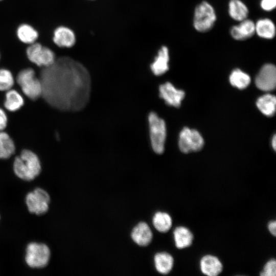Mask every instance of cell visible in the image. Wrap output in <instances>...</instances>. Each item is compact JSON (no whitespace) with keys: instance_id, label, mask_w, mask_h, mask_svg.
Returning <instances> with one entry per match:
<instances>
[{"instance_id":"obj_21","label":"cell","mask_w":276,"mask_h":276,"mask_svg":"<svg viewBox=\"0 0 276 276\" xmlns=\"http://www.w3.org/2000/svg\"><path fill=\"white\" fill-rule=\"evenodd\" d=\"M228 13L233 19L240 21L247 18L248 9L241 1L231 0L228 4Z\"/></svg>"},{"instance_id":"obj_33","label":"cell","mask_w":276,"mask_h":276,"mask_svg":"<svg viewBox=\"0 0 276 276\" xmlns=\"http://www.w3.org/2000/svg\"><path fill=\"white\" fill-rule=\"evenodd\" d=\"M3 1V0H0V1Z\"/></svg>"},{"instance_id":"obj_24","label":"cell","mask_w":276,"mask_h":276,"mask_svg":"<svg viewBox=\"0 0 276 276\" xmlns=\"http://www.w3.org/2000/svg\"><path fill=\"white\" fill-rule=\"evenodd\" d=\"M153 224L158 232L166 233L171 228L172 220L168 213L158 212L155 214L153 218Z\"/></svg>"},{"instance_id":"obj_30","label":"cell","mask_w":276,"mask_h":276,"mask_svg":"<svg viewBox=\"0 0 276 276\" xmlns=\"http://www.w3.org/2000/svg\"><path fill=\"white\" fill-rule=\"evenodd\" d=\"M7 117L5 111L0 108V131L4 130L7 126Z\"/></svg>"},{"instance_id":"obj_27","label":"cell","mask_w":276,"mask_h":276,"mask_svg":"<svg viewBox=\"0 0 276 276\" xmlns=\"http://www.w3.org/2000/svg\"><path fill=\"white\" fill-rule=\"evenodd\" d=\"M14 83L11 72L7 69H0V90L5 91L11 89Z\"/></svg>"},{"instance_id":"obj_5","label":"cell","mask_w":276,"mask_h":276,"mask_svg":"<svg viewBox=\"0 0 276 276\" xmlns=\"http://www.w3.org/2000/svg\"><path fill=\"white\" fill-rule=\"evenodd\" d=\"M216 20L214 8L208 2L203 1L195 8L193 25L198 32H205L212 29Z\"/></svg>"},{"instance_id":"obj_18","label":"cell","mask_w":276,"mask_h":276,"mask_svg":"<svg viewBox=\"0 0 276 276\" xmlns=\"http://www.w3.org/2000/svg\"><path fill=\"white\" fill-rule=\"evenodd\" d=\"M173 237L175 246L178 249H183L190 246L194 238L191 231L183 226H177L175 228Z\"/></svg>"},{"instance_id":"obj_8","label":"cell","mask_w":276,"mask_h":276,"mask_svg":"<svg viewBox=\"0 0 276 276\" xmlns=\"http://www.w3.org/2000/svg\"><path fill=\"white\" fill-rule=\"evenodd\" d=\"M203 144V139L197 130L185 127L180 132L178 146L183 153L198 151L202 148Z\"/></svg>"},{"instance_id":"obj_16","label":"cell","mask_w":276,"mask_h":276,"mask_svg":"<svg viewBox=\"0 0 276 276\" xmlns=\"http://www.w3.org/2000/svg\"><path fill=\"white\" fill-rule=\"evenodd\" d=\"M131 236L133 241L140 246H146L151 242L153 234L148 225L140 222L133 229Z\"/></svg>"},{"instance_id":"obj_28","label":"cell","mask_w":276,"mask_h":276,"mask_svg":"<svg viewBox=\"0 0 276 276\" xmlns=\"http://www.w3.org/2000/svg\"><path fill=\"white\" fill-rule=\"evenodd\" d=\"M276 261L274 259H271L265 264L263 270L260 273L261 276H275Z\"/></svg>"},{"instance_id":"obj_22","label":"cell","mask_w":276,"mask_h":276,"mask_svg":"<svg viewBox=\"0 0 276 276\" xmlns=\"http://www.w3.org/2000/svg\"><path fill=\"white\" fill-rule=\"evenodd\" d=\"M259 109L265 116L272 117L275 111V97L271 94H266L258 98L256 102Z\"/></svg>"},{"instance_id":"obj_17","label":"cell","mask_w":276,"mask_h":276,"mask_svg":"<svg viewBox=\"0 0 276 276\" xmlns=\"http://www.w3.org/2000/svg\"><path fill=\"white\" fill-rule=\"evenodd\" d=\"M16 34L20 42L28 45L36 42L39 37L37 30L32 25L26 23L18 26Z\"/></svg>"},{"instance_id":"obj_2","label":"cell","mask_w":276,"mask_h":276,"mask_svg":"<svg viewBox=\"0 0 276 276\" xmlns=\"http://www.w3.org/2000/svg\"><path fill=\"white\" fill-rule=\"evenodd\" d=\"M13 170L20 178L27 181L34 179L41 171V165L37 155L29 150H24L16 157Z\"/></svg>"},{"instance_id":"obj_25","label":"cell","mask_w":276,"mask_h":276,"mask_svg":"<svg viewBox=\"0 0 276 276\" xmlns=\"http://www.w3.org/2000/svg\"><path fill=\"white\" fill-rule=\"evenodd\" d=\"M23 104V98L16 90L14 89L8 90L6 94V100L4 102V106L7 110L10 111H16Z\"/></svg>"},{"instance_id":"obj_7","label":"cell","mask_w":276,"mask_h":276,"mask_svg":"<svg viewBox=\"0 0 276 276\" xmlns=\"http://www.w3.org/2000/svg\"><path fill=\"white\" fill-rule=\"evenodd\" d=\"M26 52L29 60L38 66H49L56 60L54 52L38 42L29 44Z\"/></svg>"},{"instance_id":"obj_14","label":"cell","mask_w":276,"mask_h":276,"mask_svg":"<svg viewBox=\"0 0 276 276\" xmlns=\"http://www.w3.org/2000/svg\"><path fill=\"white\" fill-rule=\"evenodd\" d=\"M232 37L235 40H243L251 37L255 33V23L247 18L234 26L230 30Z\"/></svg>"},{"instance_id":"obj_20","label":"cell","mask_w":276,"mask_h":276,"mask_svg":"<svg viewBox=\"0 0 276 276\" xmlns=\"http://www.w3.org/2000/svg\"><path fill=\"white\" fill-rule=\"evenodd\" d=\"M255 33L260 37L272 39L275 35V26L269 18H262L255 24Z\"/></svg>"},{"instance_id":"obj_19","label":"cell","mask_w":276,"mask_h":276,"mask_svg":"<svg viewBox=\"0 0 276 276\" xmlns=\"http://www.w3.org/2000/svg\"><path fill=\"white\" fill-rule=\"evenodd\" d=\"M154 262L156 270L163 274L169 273L174 265L173 258L166 252L157 253L154 256Z\"/></svg>"},{"instance_id":"obj_9","label":"cell","mask_w":276,"mask_h":276,"mask_svg":"<svg viewBox=\"0 0 276 276\" xmlns=\"http://www.w3.org/2000/svg\"><path fill=\"white\" fill-rule=\"evenodd\" d=\"M50 197L44 190L36 188L26 196V204L29 212L37 215L45 213L49 209Z\"/></svg>"},{"instance_id":"obj_13","label":"cell","mask_w":276,"mask_h":276,"mask_svg":"<svg viewBox=\"0 0 276 276\" xmlns=\"http://www.w3.org/2000/svg\"><path fill=\"white\" fill-rule=\"evenodd\" d=\"M201 272L208 276H217L222 271L223 265L216 256L206 255L202 257L199 263Z\"/></svg>"},{"instance_id":"obj_26","label":"cell","mask_w":276,"mask_h":276,"mask_svg":"<svg viewBox=\"0 0 276 276\" xmlns=\"http://www.w3.org/2000/svg\"><path fill=\"white\" fill-rule=\"evenodd\" d=\"M229 81L233 86L239 89H244L249 84L250 78L248 74L237 68L230 75Z\"/></svg>"},{"instance_id":"obj_15","label":"cell","mask_w":276,"mask_h":276,"mask_svg":"<svg viewBox=\"0 0 276 276\" xmlns=\"http://www.w3.org/2000/svg\"><path fill=\"white\" fill-rule=\"evenodd\" d=\"M169 50L163 46L158 52L153 62L150 65V69L155 76H160L169 70Z\"/></svg>"},{"instance_id":"obj_31","label":"cell","mask_w":276,"mask_h":276,"mask_svg":"<svg viewBox=\"0 0 276 276\" xmlns=\"http://www.w3.org/2000/svg\"><path fill=\"white\" fill-rule=\"evenodd\" d=\"M268 229L270 234L273 236L276 235V222L274 220L271 221L268 223Z\"/></svg>"},{"instance_id":"obj_32","label":"cell","mask_w":276,"mask_h":276,"mask_svg":"<svg viewBox=\"0 0 276 276\" xmlns=\"http://www.w3.org/2000/svg\"><path fill=\"white\" fill-rule=\"evenodd\" d=\"M272 146L273 148V149L275 150V146H276V137L275 135H274L272 139Z\"/></svg>"},{"instance_id":"obj_1","label":"cell","mask_w":276,"mask_h":276,"mask_svg":"<svg viewBox=\"0 0 276 276\" xmlns=\"http://www.w3.org/2000/svg\"><path fill=\"white\" fill-rule=\"evenodd\" d=\"M44 100L62 111H77L88 104L91 93V78L86 67L68 57L56 59L44 67L40 78Z\"/></svg>"},{"instance_id":"obj_3","label":"cell","mask_w":276,"mask_h":276,"mask_svg":"<svg viewBox=\"0 0 276 276\" xmlns=\"http://www.w3.org/2000/svg\"><path fill=\"white\" fill-rule=\"evenodd\" d=\"M148 123L152 149L155 153L162 154L166 138L165 122L155 112L152 111L148 114Z\"/></svg>"},{"instance_id":"obj_4","label":"cell","mask_w":276,"mask_h":276,"mask_svg":"<svg viewBox=\"0 0 276 276\" xmlns=\"http://www.w3.org/2000/svg\"><path fill=\"white\" fill-rule=\"evenodd\" d=\"M16 81L24 94L29 99L35 100L41 96V83L39 78L36 77L33 69L27 68L20 71L17 75Z\"/></svg>"},{"instance_id":"obj_23","label":"cell","mask_w":276,"mask_h":276,"mask_svg":"<svg viewBox=\"0 0 276 276\" xmlns=\"http://www.w3.org/2000/svg\"><path fill=\"white\" fill-rule=\"evenodd\" d=\"M14 143L7 133L0 131V159L10 157L15 152Z\"/></svg>"},{"instance_id":"obj_10","label":"cell","mask_w":276,"mask_h":276,"mask_svg":"<svg viewBox=\"0 0 276 276\" xmlns=\"http://www.w3.org/2000/svg\"><path fill=\"white\" fill-rule=\"evenodd\" d=\"M257 87L263 91L274 89L276 83V68L272 64H266L260 69L255 79Z\"/></svg>"},{"instance_id":"obj_6","label":"cell","mask_w":276,"mask_h":276,"mask_svg":"<svg viewBox=\"0 0 276 276\" xmlns=\"http://www.w3.org/2000/svg\"><path fill=\"white\" fill-rule=\"evenodd\" d=\"M50 255V249L45 244L30 243L26 248L25 260L30 267L41 268L48 265Z\"/></svg>"},{"instance_id":"obj_12","label":"cell","mask_w":276,"mask_h":276,"mask_svg":"<svg viewBox=\"0 0 276 276\" xmlns=\"http://www.w3.org/2000/svg\"><path fill=\"white\" fill-rule=\"evenodd\" d=\"M53 42L60 48H71L76 42V36L70 28L61 26L56 28L53 34Z\"/></svg>"},{"instance_id":"obj_11","label":"cell","mask_w":276,"mask_h":276,"mask_svg":"<svg viewBox=\"0 0 276 276\" xmlns=\"http://www.w3.org/2000/svg\"><path fill=\"white\" fill-rule=\"evenodd\" d=\"M159 96L165 103L175 107H179L185 97L183 90L176 89L170 82H167L159 86Z\"/></svg>"},{"instance_id":"obj_29","label":"cell","mask_w":276,"mask_h":276,"mask_svg":"<svg viewBox=\"0 0 276 276\" xmlns=\"http://www.w3.org/2000/svg\"><path fill=\"white\" fill-rule=\"evenodd\" d=\"M260 6L265 11H271L275 8L276 0H261Z\"/></svg>"}]
</instances>
